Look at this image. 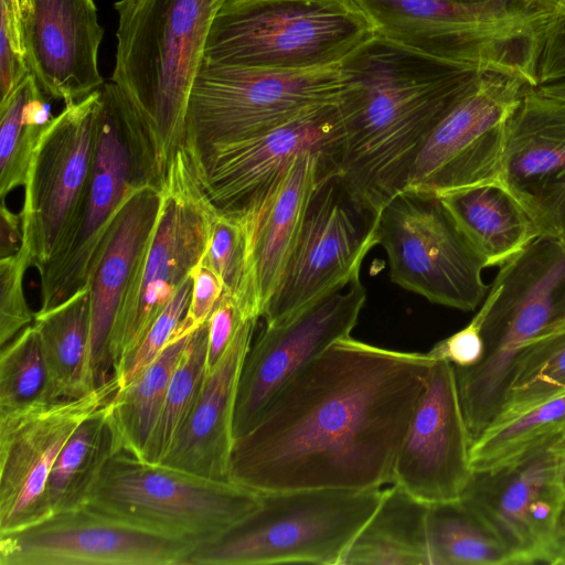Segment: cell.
Returning a JSON list of instances; mask_svg holds the SVG:
<instances>
[{
    "mask_svg": "<svg viewBox=\"0 0 565 565\" xmlns=\"http://www.w3.org/2000/svg\"><path fill=\"white\" fill-rule=\"evenodd\" d=\"M435 360L334 341L234 439L230 481L258 494L391 484L397 450Z\"/></svg>",
    "mask_w": 565,
    "mask_h": 565,
    "instance_id": "6da1fadb",
    "label": "cell"
},
{
    "mask_svg": "<svg viewBox=\"0 0 565 565\" xmlns=\"http://www.w3.org/2000/svg\"><path fill=\"white\" fill-rule=\"evenodd\" d=\"M337 178L375 217L405 188L428 134L475 77L377 34L341 64Z\"/></svg>",
    "mask_w": 565,
    "mask_h": 565,
    "instance_id": "7a4b0ae2",
    "label": "cell"
},
{
    "mask_svg": "<svg viewBox=\"0 0 565 565\" xmlns=\"http://www.w3.org/2000/svg\"><path fill=\"white\" fill-rule=\"evenodd\" d=\"M225 0H119L111 76L156 145L167 174L185 147L190 92Z\"/></svg>",
    "mask_w": 565,
    "mask_h": 565,
    "instance_id": "3957f363",
    "label": "cell"
},
{
    "mask_svg": "<svg viewBox=\"0 0 565 565\" xmlns=\"http://www.w3.org/2000/svg\"><path fill=\"white\" fill-rule=\"evenodd\" d=\"M375 34L475 73L498 72L537 86L548 13L522 0L460 3L450 0H352Z\"/></svg>",
    "mask_w": 565,
    "mask_h": 565,
    "instance_id": "277c9868",
    "label": "cell"
},
{
    "mask_svg": "<svg viewBox=\"0 0 565 565\" xmlns=\"http://www.w3.org/2000/svg\"><path fill=\"white\" fill-rule=\"evenodd\" d=\"M482 302V358L470 367L455 366L472 441L502 407L520 354L565 324V245L536 238L500 267Z\"/></svg>",
    "mask_w": 565,
    "mask_h": 565,
    "instance_id": "5b68a950",
    "label": "cell"
},
{
    "mask_svg": "<svg viewBox=\"0 0 565 565\" xmlns=\"http://www.w3.org/2000/svg\"><path fill=\"white\" fill-rule=\"evenodd\" d=\"M156 145L137 110L114 83L100 87L93 167L70 227L39 271L40 312L86 288L90 264L125 201L138 189L164 188Z\"/></svg>",
    "mask_w": 565,
    "mask_h": 565,
    "instance_id": "8992f818",
    "label": "cell"
},
{
    "mask_svg": "<svg viewBox=\"0 0 565 565\" xmlns=\"http://www.w3.org/2000/svg\"><path fill=\"white\" fill-rule=\"evenodd\" d=\"M383 490L318 488L260 493L254 513L217 541L196 547L188 565H343Z\"/></svg>",
    "mask_w": 565,
    "mask_h": 565,
    "instance_id": "52a82bcc",
    "label": "cell"
},
{
    "mask_svg": "<svg viewBox=\"0 0 565 565\" xmlns=\"http://www.w3.org/2000/svg\"><path fill=\"white\" fill-rule=\"evenodd\" d=\"M374 35L352 0H225L204 57L226 65L309 70L343 61Z\"/></svg>",
    "mask_w": 565,
    "mask_h": 565,
    "instance_id": "ba28073f",
    "label": "cell"
},
{
    "mask_svg": "<svg viewBox=\"0 0 565 565\" xmlns=\"http://www.w3.org/2000/svg\"><path fill=\"white\" fill-rule=\"evenodd\" d=\"M84 505L202 546L254 513L260 495L232 481L209 479L119 450L105 463Z\"/></svg>",
    "mask_w": 565,
    "mask_h": 565,
    "instance_id": "9c48e42d",
    "label": "cell"
},
{
    "mask_svg": "<svg viewBox=\"0 0 565 565\" xmlns=\"http://www.w3.org/2000/svg\"><path fill=\"white\" fill-rule=\"evenodd\" d=\"M341 64L285 71L204 57L188 100L184 150L194 154L270 129L311 108L338 104Z\"/></svg>",
    "mask_w": 565,
    "mask_h": 565,
    "instance_id": "30bf717a",
    "label": "cell"
},
{
    "mask_svg": "<svg viewBox=\"0 0 565 565\" xmlns=\"http://www.w3.org/2000/svg\"><path fill=\"white\" fill-rule=\"evenodd\" d=\"M216 213L201 188L188 152L180 151L166 174L157 226L113 332L114 374L200 264Z\"/></svg>",
    "mask_w": 565,
    "mask_h": 565,
    "instance_id": "8fae6325",
    "label": "cell"
},
{
    "mask_svg": "<svg viewBox=\"0 0 565 565\" xmlns=\"http://www.w3.org/2000/svg\"><path fill=\"white\" fill-rule=\"evenodd\" d=\"M376 233L395 285L461 311L484 300V267L437 195L399 192L376 215Z\"/></svg>",
    "mask_w": 565,
    "mask_h": 565,
    "instance_id": "7c38bea8",
    "label": "cell"
},
{
    "mask_svg": "<svg viewBox=\"0 0 565 565\" xmlns=\"http://www.w3.org/2000/svg\"><path fill=\"white\" fill-rule=\"evenodd\" d=\"M529 87L514 75L476 74L428 134L403 191L439 196L500 182L507 121Z\"/></svg>",
    "mask_w": 565,
    "mask_h": 565,
    "instance_id": "4fadbf2b",
    "label": "cell"
},
{
    "mask_svg": "<svg viewBox=\"0 0 565 565\" xmlns=\"http://www.w3.org/2000/svg\"><path fill=\"white\" fill-rule=\"evenodd\" d=\"M379 244L376 217L361 211L337 174L317 189L299 237L265 308L264 326H276L360 276Z\"/></svg>",
    "mask_w": 565,
    "mask_h": 565,
    "instance_id": "5bb4252c",
    "label": "cell"
},
{
    "mask_svg": "<svg viewBox=\"0 0 565 565\" xmlns=\"http://www.w3.org/2000/svg\"><path fill=\"white\" fill-rule=\"evenodd\" d=\"M100 88L65 105L41 136L30 160L21 211L31 265L49 263L74 217L95 157Z\"/></svg>",
    "mask_w": 565,
    "mask_h": 565,
    "instance_id": "9a60e30c",
    "label": "cell"
},
{
    "mask_svg": "<svg viewBox=\"0 0 565 565\" xmlns=\"http://www.w3.org/2000/svg\"><path fill=\"white\" fill-rule=\"evenodd\" d=\"M120 385L114 374L87 395L0 413V534L51 515L46 487L66 440Z\"/></svg>",
    "mask_w": 565,
    "mask_h": 565,
    "instance_id": "2e32d148",
    "label": "cell"
},
{
    "mask_svg": "<svg viewBox=\"0 0 565 565\" xmlns=\"http://www.w3.org/2000/svg\"><path fill=\"white\" fill-rule=\"evenodd\" d=\"M196 547L82 505L0 534V564L188 565Z\"/></svg>",
    "mask_w": 565,
    "mask_h": 565,
    "instance_id": "e0dca14e",
    "label": "cell"
},
{
    "mask_svg": "<svg viewBox=\"0 0 565 565\" xmlns=\"http://www.w3.org/2000/svg\"><path fill=\"white\" fill-rule=\"evenodd\" d=\"M341 142L338 104H327L262 132L188 154L215 211L232 213L303 153H322L337 166Z\"/></svg>",
    "mask_w": 565,
    "mask_h": 565,
    "instance_id": "ac0fdd59",
    "label": "cell"
},
{
    "mask_svg": "<svg viewBox=\"0 0 565 565\" xmlns=\"http://www.w3.org/2000/svg\"><path fill=\"white\" fill-rule=\"evenodd\" d=\"M366 301L355 277L347 286L276 326H264L242 366L233 419L234 439L246 434L279 388L334 341L348 337Z\"/></svg>",
    "mask_w": 565,
    "mask_h": 565,
    "instance_id": "d6986e66",
    "label": "cell"
},
{
    "mask_svg": "<svg viewBox=\"0 0 565 565\" xmlns=\"http://www.w3.org/2000/svg\"><path fill=\"white\" fill-rule=\"evenodd\" d=\"M471 444L455 365L435 361L397 450L391 484L428 504L459 499L473 472Z\"/></svg>",
    "mask_w": 565,
    "mask_h": 565,
    "instance_id": "ffe728a7",
    "label": "cell"
},
{
    "mask_svg": "<svg viewBox=\"0 0 565 565\" xmlns=\"http://www.w3.org/2000/svg\"><path fill=\"white\" fill-rule=\"evenodd\" d=\"M500 183L540 236L565 245V100L524 92L507 121Z\"/></svg>",
    "mask_w": 565,
    "mask_h": 565,
    "instance_id": "44dd1931",
    "label": "cell"
},
{
    "mask_svg": "<svg viewBox=\"0 0 565 565\" xmlns=\"http://www.w3.org/2000/svg\"><path fill=\"white\" fill-rule=\"evenodd\" d=\"M552 443L504 467L473 471L460 497L486 516L523 565L545 563L558 533L565 494L561 452Z\"/></svg>",
    "mask_w": 565,
    "mask_h": 565,
    "instance_id": "7402d4cb",
    "label": "cell"
},
{
    "mask_svg": "<svg viewBox=\"0 0 565 565\" xmlns=\"http://www.w3.org/2000/svg\"><path fill=\"white\" fill-rule=\"evenodd\" d=\"M333 173V160L319 152L303 153L232 212L239 214L246 226L250 297L259 318L292 253L317 189Z\"/></svg>",
    "mask_w": 565,
    "mask_h": 565,
    "instance_id": "603a6c76",
    "label": "cell"
},
{
    "mask_svg": "<svg viewBox=\"0 0 565 565\" xmlns=\"http://www.w3.org/2000/svg\"><path fill=\"white\" fill-rule=\"evenodd\" d=\"M22 35L30 72L49 97L71 105L105 84L98 71L104 30L94 0H29Z\"/></svg>",
    "mask_w": 565,
    "mask_h": 565,
    "instance_id": "cb8c5ba5",
    "label": "cell"
},
{
    "mask_svg": "<svg viewBox=\"0 0 565 565\" xmlns=\"http://www.w3.org/2000/svg\"><path fill=\"white\" fill-rule=\"evenodd\" d=\"M164 188L136 190L122 204L90 264V358L97 386L114 375L113 332L134 276L157 226Z\"/></svg>",
    "mask_w": 565,
    "mask_h": 565,
    "instance_id": "d4e9b609",
    "label": "cell"
},
{
    "mask_svg": "<svg viewBox=\"0 0 565 565\" xmlns=\"http://www.w3.org/2000/svg\"><path fill=\"white\" fill-rule=\"evenodd\" d=\"M257 321H243L224 355L206 372L186 419L160 463L230 481L237 385Z\"/></svg>",
    "mask_w": 565,
    "mask_h": 565,
    "instance_id": "484cf974",
    "label": "cell"
},
{
    "mask_svg": "<svg viewBox=\"0 0 565 565\" xmlns=\"http://www.w3.org/2000/svg\"><path fill=\"white\" fill-rule=\"evenodd\" d=\"M483 267H501L540 237L519 202L500 183L438 196Z\"/></svg>",
    "mask_w": 565,
    "mask_h": 565,
    "instance_id": "4316f807",
    "label": "cell"
},
{
    "mask_svg": "<svg viewBox=\"0 0 565 565\" xmlns=\"http://www.w3.org/2000/svg\"><path fill=\"white\" fill-rule=\"evenodd\" d=\"M429 504L392 483L351 544L343 565H431Z\"/></svg>",
    "mask_w": 565,
    "mask_h": 565,
    "instance_id": "83f0119b",
    "label": "cell"
},
{
    "mask_svg": "<svg viewBox=\"0 0 565 565\" xmlns=\"http://www.w3.org/2000/svg\"><path fill=\"white\" fill-rule=\"evenodd\" d=\"M47 365L53 399L77 398L97 386L90 358V297L88 288L63 303L34 313Z\"/></svg>",
    "mask_w": 565,
    "mask_h": 565,
    "instance_id": "f1b7e54d",
    "label": "cell"
},
{
    "mask_svg": "<svg viewBox=\"0 0 565 565\" xmlns=\"http://www.w3.org/2000/svg\"><path fill=\"white\" fill-rule=\"evenodd\" d=\"M431 565H523L486 516L463 498L429 504Z\"/></svg>",
    "mask_w": 565,
    "mask_h": 565,
    "instance_id": "f546056e",
    "label": "cell"
},
{
    "mask_svg": "<svg viewBox=\"0 0 565 565\" xmlns=\"http://www.w3.org/2000/svg\"><path fill=\"white\" fill-rule=\"evenodd\" d=\"M565 427V392L520 406L502 407L475 438L473 471L504 467L552 443Z\"/></svg>",
    "mask_w": 565,
    "mask_h": 565,
    "instance_id": "4dcf8cb0",
    "label": "cell"
},
{
    "mask_svg": "<svg viewBox=\"0 0 565 565\" xmlns=\"http://www.w3.org/2000/svg\"><path fill=\"white\" fill-rule=\"evenodd\" d=\"M110 402L85 418L60 451L46 487L51 515L84 505L105 463L120 450Z\"/></svg>",
    "mask_w": 565,
    "mask_h": 565,
    "instance_id": "1f68e13d",
    "label": "cell"
},
{
    "mask_svg": "<svg viewBox=\"0 0 565 565\" xmlns=\"http://www.w3.org/2000/svg\"><path fill=\"white\" fill-rule=\"evenodd\" d=\"M192 334L172 339L152 363L115 394L110 418L121 451L143 458L171 377Z\"/></svg>",
    "mask_w": 565,
    "mask_h": 565,
    "instance_id": "d6a6232c",
    "label": "cell"
},
{
    "mask_svg": "<svg viewBox=\"0 0 565 565\" xmlns=\"http://www.w3.org/2000/svg\"><path fill=\"white\" fill-rule=\"evenodd\" d=\"M51 97L30 73L0 103V199L24 186L32 153L55 116Z\"/></svg>",
    "mask_w": 565,
    "mask_h": 565,
    "instance_id": "836d02e7",
    "label": "cell"
},
{
    "mask_svg": "<svg viewBox=\"0 0 565 565\" xmlns=\"http://www.w3.org/2000/svg\"><path fill=\"white\" fill-rule=\"evenodd\" d=\"M207 323L196 329L171 377L143 460L160 463L186 419L206 374Z\"/></svg>",
    "mask_w": 565,
    "mask_h": 565,
    "instance_id": "e575fe53",
    "label": "cell"
},
{
    "mask_svg": "<svg viewBox=\"0 0 565 565\" xmlns=\"http://www.w3.org/2000/svg\"><path fill=\"white\" fill-rule=\"evenodd\" d=\"M55 401L40 334L32 323L0 353V413Z\"/></svg>",
    "mask_w": 565,
    "mask_h": 565,
    "instance_id": "d590c367",
    "label": "cell"
},
{
    "mask_svg": "<svg viewBox=\"0 0 565 565\" xmlns=\"http://www.w3.org/2000/svg\"><path fill=\"white\" fill-rule=\"evenodd\" d=\"M564 392L565 324L539 337L520 354L502 407L531 404Z\"/></svg>",
    "mask_w": 565,
    "mask_h": 565,
    "instance_id": "8d00e7d4",
    "label": "cell"
},
{
    "mask_svg": "<svg viewBox=\"0 0 565 565\" xmlns=\"http://www.w3.org/2000/svg\"><path fill=\"white\" fill-rule=\"evenodd\" d=\"M201 264L213 270L232 296L245 319L259 320L250 297L248 236L237 213H216L207 248Z\"/></svg>",
    "mask_w": 565,
    "mask_h": 565,
    "instance_id": "74e56055",
    "label": "cell"
},
{
    "mask_svg": "<svg viewBox=\"0 0 565 565\" xmlns=\"http://www.w3.org/2000/svg\"><path fill=\"white\" fill-rule=\"evenodd\" d=\"M190 275L180 286L174 297L154 320L139 345L115 373L120 387L130 383L145 367L152 363L171 341L173 332L184 317L192 291Z\"/></svg>",
    "mask_w": 565,
    "mask_h": 565,
    "instance_id": "f35d334b",
    "label": "cell"
},
{
    "mask_svg": "<svg viewBox=\"0 0 565 565\" xmlns=\"http://www.w3.org/2000/svg\"><path fill=\"white\" fill-rule=\"evenodd\" d=\"M30 266V256L22 246L15 254L0 258L1 347L34 321L23 290V277Z\"/></svg>",
    "mask_w": 565,
    "mask_h": 565,
    "instance_id": "ab89813d",
    "label": "cell"
},
{
    "mask_svg": "<svg viewBox=\"0 0 565 565\" xmlns=\"http://www.w3.org/2000/svg\"><path fill=\"white\" fill-rule=\"evenodd\" d=\"M190 275L193 279L190 302L172 339L191 334L203 326L224 292L221 279L201 262Z\"/></svg>",
    "mask_w": 565,
    "mask_h": 565,
    "instance_id": "60d3db41",
    "label": "cell"
},
{
    "mask_svg": "<svg viewBox=\"0 0 565 565\" xmlns=\"http://www.w3.org/2000/svg\"><path fill=\"white\" fill-rule=\"evenodd\" d=\"M484 315L486 306L482 302L466 327L437 342L427 354L435 361H447L457 367L476 365L483 354L481 327Z\"/></svg>",
    "mask_w": 565,
    "mask_h": 565,
    "instance_id": "b9f144b4",
    "label": "cell"
},
{
    "mask_svg": "<svg viewBox=\"0 0 565 565\" xmlns=\"http://www.w3.org/2000/svg\"><path fill=\"white\" fill-rule=\"evenodd\" d=\"M562 79H565V0H557L544 29L537 86Z\"/></svg>",
    "mask_w": 565,
    "mask_h": 565,
    "instance_id": "7bdbcfd3",
    "label": "cell"
},
{
    "mask_svg": "<svg viewBox=\"0 0 565 565\" xmlns=\"http://www.w3.org/2000/svg\"><path fill=\"white\" fill-rule=\"evenodd\" d=\"M244 318L235 299L223 292L209 317L206 342V372L224 355Z\"/></svg>",
    "mask_w": 565,
    "mask_h": 565,
    "instance_id": "ee69618b",
    "label": "cell"
},
{
    "mask_svg": "<svg viewBox=\"0 0 565 565\" xmlns=\"http://www.w3.org/2000/svg\"><path fill=\"white\" fill-rule=\"evenodd\" d=\"M24 55L18 53L12 45L8 32L0 24V95L1 102L30 74ZM0 102V103H1Z\"/></svg>",
    "mask_w": 565,
    "mask_h": 565,
    "instance_id": "f6af8a7d",
    "label": "cell"
},
{
    "mask_svg": "<svg viewBox=\"0 0 565 565\" xmlns=\"http://www.w3.org/2000/svg\"><path fill=\"white\" fill-rule=\"evenodd\" d=\"M28 10L29 0H0V24L6 28L13 49L22 55H24L22 22Z\"/></svg>",
    "mask_w": 565,
    "mask_h": 565,
    "instance_id": "bcb514c9",
    "label": "cell"
},
{
    "mask_svg": "<svg viewBox=\"0 0 565 565\" xmlns=\"http://www.w3.org/2000/svg\"><path fill=\"white\" fill-rule=\"evenodd\" d=\"M0 255L2 257L15 254L23 241L21 214L15 215L1 201L0 206Z\"/></svg>",
    "mask_w": 565,
    "mask_h": 565,
    "instance_id": "7dc6e473",
    "label": "cell"
},
{
    "mask_svg": "<svg viewBox=\"0 0 565 565\" xmlns=\"http://www.w3.org/2000/svg\"><path fill=\"white\" fill-rule=\"evenodd\" d=\"M545 563L565 565V533L557 534Z\"/></svg>",
    "mask_w": 565,
    "mask_h": 565,
    "instance_id": "c3c4849f",
    "label": "cell"
},
{
    "mask_svg": "<svg viewBox=\"0 0 565 565\" xmlns=\"http://www.w3.org/2000/svg\"><path fill=\"white\" fill-rule=\"evenodd\" d=\"M534 89L542 95L565 100V79L539 85Z\"/></svg>",
    "mask_w": 565,
    "mask_h": 565,
    "instance_id": "681fc988",
    "label": "cell"
},
{
    "mask_svg": "<svg viewBox=\"0 0 565 565\" xmlns=\"http://www.w3.org/2000/svg\"><path fill=\"white\" fill-rule=\"evenodd\" d=\"M557 0H523L531 10L550 13L553 11Z\"/></svg>",
    "mask_w": 565,
    "mask_h": 565,
    "instance_id": "f907efd6",
    "label": "cell"
},
{
    "mask_svg": "<svg viewBox=\"0 0 565 565\" xmlns=\"http://www.w3.org/2000/svg\"><path fill=\"white\" fill-rule=\"evenodd\" d=\"M552 446L558 452H565V427L562 429L559 435L554 439Z\"/></svg>",
    "mask_w": 565,
    "mask_h": 565,
    "instance_id": "816d5d0a",
    "label": "cell"
},
{
    "mask_svg": "<svg viewBox=\"0 0 565 565\" xmlns=\"http://www.w3.org/2000/svg\"><path fill=\"white\" fill-rule=\"evenodd\" d=\"M559 482L565 494V452L561 454V463H559Z\"/></svg>",
    "mask_w": 565,
    "mask_h": 565,
    "instance_id": "f5cc1de1",
    "label": "cell"
},
{
    "mask_svg": "<svg viewBox=\"0 0 565 565\" xmlns=\"http://www.w3.org/2000/svg\"><path fill=\"white\" fill-rule=\"evenodd\" d=\"M561 533H565V500L563 502L561 513H559V519H558V533L557 534H561Z\"/></svg>",
    "mask_w": 565,
    "mask_h": 565,
    "instance_id": "db71d44e",
    "label": "cell"
},
{
    "mask_svg": "<svg viewBox=\"0 0 565 565\" xmlns=\"http://www.w3.org/2000/svg\"><path fill=\"white\" fill-rule=\"evenodd\" d=\"M450 1L460 2V3L477 4V3L491 2V1H494V0H450Z\"/></svg>",
    "mask_w": 565,
    "mask_h": 565,
    "instance_id": "11a10c76",
    "label": "cell"
}]
</instances>
